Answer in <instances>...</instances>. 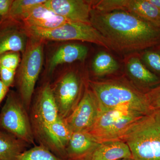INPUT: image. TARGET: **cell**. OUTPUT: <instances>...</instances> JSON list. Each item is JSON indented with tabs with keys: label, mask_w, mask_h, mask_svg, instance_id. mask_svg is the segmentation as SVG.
I'll use <instances>...</instances> for the list:
<instances>
[{
	"label": "cell",
	"mask_w": 160,
	"mask_h": 160,
	"mask_svg": "<svg viewBox=\"0 0 160 160\" xmlns=\"http://www.w3.org/2000/svg\"><path fill=\"white\" fill-rule=\"evenodd\" d=\"M90 22L116 51L142 52L160 45V27L127 12L92 8Z\"/></svg>",
	"instance_id": "cell-1"
},
{
	"label": "cell",
	"mask_w": 160,
	"mask_h": 160,
	"mask_svg": "<svg viewBox=\"0 0 160 160\" xmlns=\"http://www.w3.org/2000/svg\"><path fill=\"white\" fill-rule=\"evenodd\" d=\"M88 86L97 98L100 111L126 109L145 115L154 112L146 93L124 80L89 81Z\"/></svg>",
	"instance_id": "cell-2"
},
{
	"label": "cell",
	"mask_w": 160,
	"mask_h": 160,
	"mask_svg": "<svg viewBox=\"0 0 160 160\" xmlns=\"http://www.w3.org/2000/svg\"><path fill=\"white\" fill-rule=\"evenodd\" d=\"M120 140L129 146L133 160H160V111L143 116Z\"/></svg>",
	"instance_id": "cell-3"
},
{
	"label": "cell",
	"mask_w": 160,
	"mask_h": 160,
	"mask_svg": "<svg viewBox=\"0 0 160 160\" xmlns=\"http://www.w3.org/2000/svg\"><path fill=\"white\" fill-rule=\"evenodd\" d=\"M44 42L43 40L29 37L17 70L14 85L16 86L17 92L28 111L42 67Z\"/></svg>",
	"instance_id": "cell-4"
},
{
	"label": "cell",
	"mask_w": 160,
	"mask_h": 160,
	"mask_svg": "<svg viewBox=\"0 0 160 160\" xmlns=\"http://www.w3.org/2000/svg\"><path fill=\"white\" fill-rule=\"evenodd\" d=\"M0 129L28 145H35L29 111L17 92L9 90L0 112Z\"/></svg>",
	"instance_id": "cell-5"
},
{
	"label": "cell",
	"mask_w": 160,
	"mask_h": 160,
	"mask_svg": "<svg viewBox=\"0 0 160 160\" xmlns=\"http://www.w3.org/2000/svg\"><path fill=\"white\" fill-rule=\"evenodd\" d=\"M24 28L28 36L44 42L80 41L94 43L108 50L111 49L99 32L90 23L67 22L57 28L50 29Z\"/></svg>",
	"instance_id": "cell-6"
},
{
	"label": "cell",
	"mask_w": 160,
	"mask_h": 160,
	"mask_svg": "<svg viewBox=\"0 0 160 160\" xmlns=\"http://www.w3.org/2000/svg\"><path fill=\"white\" fill-rule=\"evenodd\" d=\"M144 115L126 109L100 111L96 122L89 132L99 142L121 139L126 130Z\"/></svg>",
	"instance_id": "cell-7"
},
{
	"label": "cell",
	"mask_w": 160,
	"mask_h": 160,
	"mask_svg": "<svg viewBox=\"0 0 160 160\" xmlns=\"http://www.w3.org/2000/svg\"><path fill=\"white\" fill-rule=\"evenodd\" d=\"M29 113L35 140L59 117L49 82L44 83L38 90L32 101Z\"/></svg>",
	"instance_id": "cell-8"
},
{
	"label": "cell",
	"mask_w": 160,
	"mask_h": 160,
	"mask_svg": "<svg viewBox=\"0 0 160 160\" xmlns=\"http://www.w3.org/2000/svg\"><path fill=\"white\" fill-rule=\"evenodd\" d=\"M50 85L60 117L66 118L82 96V80L74 72L69 71L60 75Z\"/></svg>",
	"instance_id": "cell-9"
},
{
	"label": "cell",
	"mask_w": 160,
	"mask_h": 160,
	"mask_svg": "<svg viewBox=\"0 0 160 160\" xmlns=\"http://www.w3.org/2000/svg\"><path fill=\"white\" fill-rule=\"evenodd\" d=\"M100 111L97 98L88 86L77 106L65 121L72 132H89L96 122Z\"/></svg>",
	"instance_id": "cell-10"
},
{
	"label": "cell",
	"mask_w": 160,
	"mask_h": 160,
	"mask_svg": "<svg viewBox=\"0 0 160 160\" xmlns=\"http://www.w3.org/2000/svg\"><path fill=\"white\" fill-rule=\"evenodd\" d=\"M92 9L102 12L122 11L160 27V11L148 0H100L92 1Z\"/></svg>",
	"instance_id": "cell-11"
},
{
	"label": "cell",
	"mask_w": 160,
	"mask_h": 160,
	"mask_svg": "<svg viewBox=\"0 0 160 160\" xmlns=\"http://www.w3.org/2000/svg\"><path fill=\"white\" fill-rule=\"evenodd\" d=\"M72 133L65 119L59 117L43 130L35 142L46 147L57 156L67 160L66 149Z\"/></svg>",
	"instance_id": "cell-12"
},
{
	"label": "cell",
	"mask_w": 160,
	"mask_h": 160,
	"mask_svg": "<svg viewBox=\"0 0 160 160\" xmlns=\"http://www.w3.org/2000/svg\"><path fill=\"white\" fill-rule=\"evenodd\" d=\"M29 39L21 22L9 17L0 20V56L9 52L23 53Z\"/></svg>",
	"instance_id": "cell-13"
},
{
	"label": "cell",
	"mask_w": 160,
	"mask_h": 160,
	"mask_svg": "<svg viewBox=\"0 0 160 160\" xmlns=\"http://www.w3.org/2000/svg\"><path fill=\"white\" fill-rule=\"evenodd\" d=\"M92 1L46 0L45 6L69 22L90 23Z\"/></svg>",
	"instance_id": "cell-14"
},
{
	"label": "cell",
	"mask_w": 160,
	"mask_h": 160,
	"mask_svg": "<svg viewBox=\"0 0 160 160\" xmlns=\"http://www.w3.org/2000/svg\"><path fill=\"white\" fill-rule=\"evenodd\" d=\"M45 2L36 6L23 18L21 23L24 27L50 29L57 28L69 22L55 13L45 6Z\"/></svg>",
	"instance_id": "cell-15"
},
{
	"label": "cell",
	"mask_w": 160,
	"mask_h": 160,
	"mask_svg": "<svg viewBox=\"0 0 160 160\" xmlns=\"http://www.w3.org/2000/svg\"><path fill=\"white\" fill-rule=\"evenodd\" d=\"M129 78L146 93L160 84V78L150 71L141 61L139 56H132L126 62Z\"/></svg>",
	"instance_id": "cell-16"
},
{
	"label": "cell",
	"mask_w": 160,
	"mask_h": 160,
	"mask_svg": "<svg viewBox=\"0 0 160 160\" xmlns=\"http://www.w3.org/2000/svg\"><path fill=\"white\" fill-rule=\"evenodd\" d=\"M88 53L87 47L81 44L70 43L60 46L49 59L47 74L49 75L52 74L59 65L84 61Z\"/></svg>",
	"instance_id": "cell-17"
},
{
	"label": "cell",
	"mask_w": 160,
	"mask_h": 160,
	"mask_svg": "<svg viewBox=\"0 0 160 160\" xmlns=\"http://www.w3.org/2000/svg\"><path fill=\"white\" fill-rule=\"evenodd\" d=\"M99 143L89 132H72L66 149L67 159L86 160Z\"/></svg>",
	"instance_id": "cell-18"
},
{
	"label": "cell",
	"mask_w": 160,
	"mask_h": 160,
	"mask_svg": "<svg viewBox=\"0 0 160 160\" xmlns=\"http://www.w3.org/2000/svg\"><path fill=\"white\" fill-rule=\"evenodd\" d=\"M132 158L129 146L122 140L101 142L86 160H118Z\"/></svg>",
	"instance_id": "cell-19"
},
{
	"label": "cell",
	"mask_w": 160,
	"mask_h": 160,
	"mask_svg": "<svg viewBox=\"0 0 160 160\" xmlns=\"http://www.w3.org/2000/svg\"><path fill=\"white\" fill-rule=\"evenodd\" d=\"M29 146L0 129V160H17Z\"/></svg>",
	"instance_id": "cell-20"
},
{
	"label": "cell",
	"mask_w": 160,
	"mask_h": 160,
	"mask_svg": "<svg viewBox=\"0 0 160 160\" xmlns=\"http://www.w3.org/2000/svg\"><path fill=\"white\" fill-rule=\"evenodd\" d=\"M119 65L111 55L105 51H101L96 55L92 60V69L97 76L111 74L117 71Z\"/></svg>",
	"instance_id": "cell-21"
},
{
	"label": "cell",
	"mask_w": 160,
	"mask_h": 160,
	"mask_svg": "<svg viewBox=\"0 0 160 160\" xmlns=\"http://www.w3.org/2000/svg\"><path fill=\"white\" fill-rule=\"evenodd\" d=\"M46 0H13L9 17L22 22L23 18L36 6L45 2Z\"/></svg>",
	"instance_id": "cell-22"
},
{
	"label": "cell",
	"mask_w": 160,
	"mask_h": 160,
	"mask_svg": "<svg viewBox=\"0 0 160 160\" xmlns=\"http://www.w3.org/2000/svg\"><path fill=\"white\" fill-rule=\"evenodd\" d=\"M17 160H68L57 156L43 145H34L19 156Z\"/></svg>",
	"instance_id": "cell-23"
},
{
	"label": "cell",
	"mask_w": 160,
	"mask_h": 160,
	"mask_svg": "<svg viewBox=\"0 0 160 160\" xmlns=\"http://www.w3.org/2000/svg\"><path fill=\"white\" fill-rule=\"evenodd\" d=\"M139 55L146 67L160 78V45L143 50Z\"/></svg>",
	"instance_id": "cell-24"
},
{
	"label": "cell",
	"mask_w": 160,
	"mask_h": 160,
	"mask_svg": "<svg viewBox=\"0 0 160 160\" xmlns=\"http://www.w3.org/2000/svg\"><path fill=\"white\" fill-rule=\"evenodd\" d=\"M21 58L19 52H6L0 56V66L17 71L19 66Z\"/></svg>",
	"instance_id": "cell-25"
},
{
	"label": "cell",
	"mask_w": 160,
	"mask_h": 160,
	"mask_svg": "<svg viewBox=\"0 0 160 160\" xmlns=\"http://www.w3.org/2000/svg\"><path fill=\"white\" fill-rule=\"evenodd\" d=\"M146 95L152 109L160 111V84L146 92Z\"/></svg>",
	"instance_id": "cell-26"
},
{
	"label": "cell",
	"mask_w": 160,
	"mask_h": 160,
	"mask_svg": "<svg viewBox=\"0 0 160 160\" xmlns=\"http://www.w3.org/2000/svg\"><path fill=\"white\" fill-rule=\"evenodd\" d=\"M16 70L0 66V80L8 88L14 86Z\"/></svg>",
	"instance_id": "cell-27"
},
{
	"label": "cell",
	"mask_w": 160,
	"mask_h": 160,
	"mask_svg": "<svg viewBox=\"0 0 160 160\" xmlns=\"http://www.w3.org/2000/svg\"><path fill=\"white\" fill-rule=\"evenodd\" d=\"M13 0H0V20L9 17Z\"/></svg>",
	"instance_id": "cell-28"
},
{
	"label": "cell",
	"mask_w": 160,
	"mask_h": 160,
	"mask_svg": "<svg viewBox=\"0 0 160 160\" xmlns=\"http://www.w3.org/2000/svg\"><path fill=\"white\" fill-rule=\"evenodd\" d=\"M9 88L7 87L0 80V104L6 97L9 91Z\"/></svg>",
	"instance_id": "cell-29"
},
{
	"label": "cell",
	"mask_w": 160,
	"mask_h": 160,
	"mask_svg": "<svg viewBox=\"0 0 160 160\" xmlns=\"http://www.w3.org/2000/svg\"><path fill=\"white\" fill-rule=\"evenodd\" d=\"M149 3L160 11V0H148Z\"/></svg>",
	"instance_id": "cell-30"
},
{
	"label": "cell",
	"mask_w": 160,
	"mask_h": 160,
	"mask_svg": "<svg viewBox=\"0 0 160 160\" xmlns=\"http://www.w3.org/2000/svg\"><path fill=\"white\" fill-rule=\"evenodd\" d=\"M118 160H133L132 158H124Z\"/></svg>",
	"instance_id": "cell-31"
}]
</instances>
